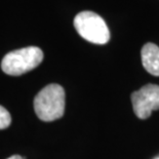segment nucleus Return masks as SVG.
I'll list each match as a JSON object with an SVG mask.
<instances>
[{
	"label": "nucleus",
	"instance_id": "f257e3e1",
	"mask_svg": "<svg viewBox=\"0 0 159 159\" xmlns=\"http://www.w3.org/2000/svg\"><path fill=\"white\" fill-rule=\"evenodd\" d=\"M34 110L42 121H53L63 117L65 112V90L61 85L52 83L36 94Z\"/></svg>",
	"mask_w": 159,
	"mask_h": 159
},
{
	"label": "nucleus",
	"instance_id": "f03ea898",
	"mask_svg": "<svg viewBox=\"0 0 159 159\" xmlns=\"http://www.w3.org/2000/svg\"><path fill=\"white\" fill-rule=\"evenodd\" d=\"M43 60V52L39 47L28 46L8 52L2 59L1 68L7 75L20 76L35 69Z\"/></svg>",
	"mask_w": 159,
	"mask_h": 159
},
{
	"label": "nucleus",
	"instance_id": "7ed1b4c3",
	"mask_svg": "<svg viewBox=\"0 0 159 159\" xmlns=\"http://www.w3.org/2000/svg\"><path fill=\"white\" fill-rule=\"evenodd\" d=\"M74 27L82 38L94 44H106L110 40L107 24L96 12H79L74 19Z\"/></svg>",
	"mask_w": 159,
	"mask_h": 159
},
{
	"label": "nucleus",
	"instance_id": "20e7f679",
	"mask_svg": "<svg viewBox=\"0 0 159 159\" xmlns=\"http://www.w3.org/2000/svg\"><path fill=\"white\" fill-rule=\"evenodd\" d=\"M134 112L140 119H147L155 110H159V85L146 84L131 93Z\"/></svg>",
	"mask_w": 159,
	"mask_h": 159
},
{
	"label": "nucleus",
	"instance_id": "39448f33",
	"mask_svg": "<svg viewBox=\"0 0 159 159\" xmlns=\"http://www.w3.org/2000/svg\"><path fill=\"white\" fill-rule=\"evenodd\" d=\"M142 64L151 75L159 76V47L154 43H146L141 52Z\"/></svg>",
	"mask_w": 159,
	"mask_h": 159
},
{
	"label": "nucleus",
	"instance_id": "423d86ee",
	"mask_svg": "<svg viewBox=\"0 0 159 159\" xmlns=\"http://www.w3.org/2000/svg\"><path fill=\"white\" fill-rule=\"evenodd\" d=\"M11 123V116L4 107L0 106V129L7 128Z\"/></svg>",
	"mask_w": 159,
	"mask_h": 159
},
{
	"label": "nucleus",
	"instance_id": "0eeeda50",
	"mask_svg": "<svg viewBox=\"0 0 159 159\" xmlns=\"http://www.w3.org/2000/svg\"><path fill=\"white\" fill-rule=\"evenodd\" d=\"M7 159H24V158L22 156H20V155H13V156L8 157Z\"/></svg>",
	"mask_w": 159,
	"mask_h": 159
},
{
	"label": "nucleus",
	"instance_id": "6e6552de",
	"mask_svg": "<svg viewBox=\"0 0 159 159\" xmlns=\"http://www.w3.org/2000/svg\"><path fill=\"white\" fill-rule=\"evenodd\" d=\"M157 159H159V158H157Z\"/></svg>",
	"mask_w": 159,
	"mask_h": 159
}]
</instances>
